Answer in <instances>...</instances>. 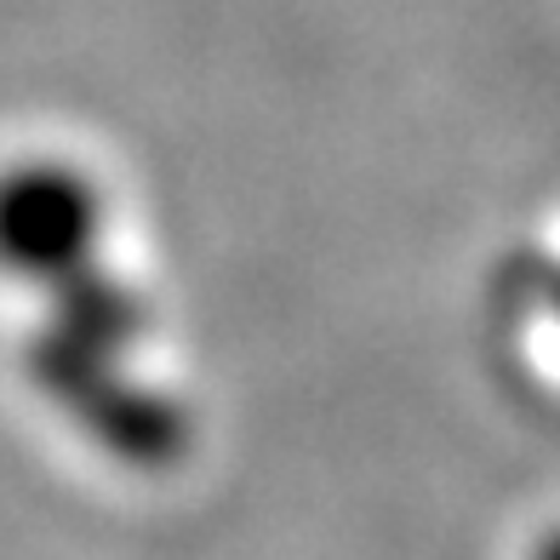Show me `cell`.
I'll return each mask as SVG.
<instances>
[{"instance_id": "obj_1", "label": "cell", "mask_w": 560, "mask_h": 560, "mask_svg": "<svg viewBox=\"0 0 560 560\" xmlns=\"http://www.w3.org/2000/svg\"><path fill=\"white\" fill-rule=\"evenodd\" d=\"M0 287L30 292L18 366L86 446L126 469H166L189 418L155 354V310L109 269V195L74 161H12L0 172Z\"/></svg>"}]
</instances>
